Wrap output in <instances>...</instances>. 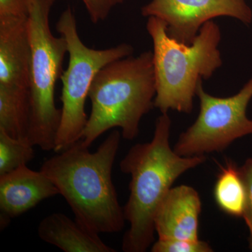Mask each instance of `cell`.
I'll return each instance as SVG.
<instances>
[{"label":"cell","instance_id":"cell-1","mask_svg":"<svg viewBox=\"0 0 252 252\" xmlns=\"http://www.w3.org/2000/svg\"><path fill=\"white\" fill-rule=\"evenodd\" d=\"M120 142V132L112 131L91 153L80 140L46 159L40 169L65 199L74 219L98 234L119 233L125 225L112 177Z\"/></svg>","mask_w":252,"mask_h":252},{"label":"cell","instance_id":"cell-2","mask_svg":"<svg viewBox=\"0 0 252 252\" xmlns=\"http://www.w3.org/2000/svg\"><path fill=\"white\" fill-rule=\"evenodd\" d=\"M171 120L167 113L158 117L153 138L131 147L120 162L121 171L130 175V195L124 208L130 228L124 235L125 252H145L154 243L157 207L182 174L201 165L205 155L182 157L170 146Z\"/></svg>","mask_w":252,"mask_h":252},{"label":"cell","instance_id":"cell-3","mask_svg":"<svg viewBox=\"0 0 252 252\" xmlns=\"http://www.w3.org/2000/svg\"><path fill=\"white\" fill-rule=\"evenodd\" d=\"M156 81L153 51L109 63L94 77L89 91L91 109L83 134L90 147L107 130L119 127L123 138L135 139L141 119L154 107Z\"/></svg>","mask_w":252,"mask_h":252},{"label":"cell","instance_id":"cell-4","mask_svg":"<svg viewBox=\"0 0 252 252\" xmlns=\"http://www.w3.org/2000/svg\"><path fill=\"white\" fill-rule=\"evenodd\" d=\"M147 30L154 45V107L162 114H190L199 84L222 65L220 27L213 21L205 23L190 44L172 38L166 24L157 17H148Z\"/></svg>","mask_w":252,"mask_h":252},{"label":"cell","instance_id":"cell-5","mask_svg":"<svg viewBox=\"0 0 252 252\" xmlns=\"http://www.w3.org/2000/svg\"><path fill=\"white\" fill-rule=\"evenodd\" d=\"M56 0H28L31 47V117L28 139L34 147L54 151L61 119L55 92L67 54L65 39L53 34L50 13Z\"/></svg>","mask_w":252,"mask_h":252},{"label":"cell","instance_id":"cell-6","mask_svg":"<svg viewBox=\"0 0 252 252\" xmlns=\"http://www.w3.org/2000/svg\"><path fill=\"white\" fill-rule=\"evenodd\" d=\"M56 30L65 39L69 61L63 71L61 119L54 152L59 153L81 140L88 117L85 104L94 77L109 63L130 56L133 46L124 44L105 49L89 47L81 41L77 19L68 6L60 16Z\"/></svg>","mask_w":252,"mask_h":252},{"label":"cell","instance_id":"cell-7","mask_svg":"<svg viewBox=\"0 0 252 252\" xmlns=\"http://www.w3.org/2000/svg\"><path fill=\"white\" fill-rule=\"evenodd\" d=\"M200 112L193 125L181 134L174 151L182 157L202 156L222 152L232 142L252 134V120L247 109L252 98V77L238 94L218 97L197 89Z\"/></svg>","mask_w":252,"mask_h":252},{"label":"cell","instance_id":"cell-8","mask_svg":"<svg viewBox=\"0 0 252 252\" xmlns=\"http://www.w3.org/2000/svg\"><path fill=\"white\" fill-rule=\"evenodd\" d=\"M141 13L162 20L169 35L185 44H191L202 26L213 18L228 16L245 25L252 22V10L245 0H152Z\"/></svg>","mask_w":252,"mask_h":252},{"label":"cell","instance_id":"cell-9","mask_svg":"<svg viewBox=\"0 0 252 252\" xmlns=\"http://www.w3.org/2000/svg\"><path fill=\"white\" fill-rule=\"evenodd\" d=\"M57 187L42 171L23 165L0 176L1 227L43 200L59 195Z\"/></svg>","mask_w":252,"mask_h":252},{"label":"cell","instance_id":"cell-10","mask_svg":"<svg viewBox=\"0 0 252 252\" xmlns=\"http://www.w3.org/2000/svg\"><path fill=\"white\" fill-rule=\"evenodd\" d=\"M0 89L31 93L27 19L0 18Z\"/></svg>","mask_w":252,"mask_h":252},{"label":"cell","instance_id":"cell-11","mask_svg":"<svg viewBox=\"0 0 252 252\" xmlns=\"http://www.w3.org/2000/svg\"><path fill=\"white\" fill-rule=\"evenodd\" d=\"M201 206L200 195L193 187L180 185L170 189L154 215L158 239L199 240Z\"/></svg>","mask_w":252,"mask_h":252},{"label":"cell","instance_id":"cell-12","mask_svg":"<svg viewBox=\"0 0 252 252\" xmlns=\"http://www.w3.org/2000/svg\"><path fill=\"white\" fill-rule=\"evenodd\" d=\"M41 240L64 252H115L99 234L64 214L55 212L44 217L37 228Z\"/></svg>","mask_w":252,"mask_h":252},{"label":"cell","instance_id":"cell-13","mask_svg":"<svg viewBox=\"0 0 252 252\" xmlns=\"http://www.w3.org/2000/svg\"><path fill=\"white\" fill-rule=\"evenodd\" d=\"M214 197L217 206L233 217H243L247 202L246 187L234 162H226L214 187Z\"/></svg>","mask_w":252,"mask_h":252},{"label":"cell","instance_id":"cell-14","mask_svg":"<svg viewBox=\"0 0 252 252\" xmlns=\"http://www.w3.org/2000/svg\"><path fill=\"white\" fill-rule=\"evenodd\" d=\"M34 146L28 139H16L0 129V176L26 165L34 158Z\"/></svg>","mask_w":252,"mask_h":252},{"label":"cell","instance_id":"cell-15","mask_svg":"<svg viewBox=\"0 0 252 252\" xmlns=\"http://www.w3.org/2000/svg\"><path fill=\"white\" fill-rule=\"evenodd\" d=\"M152 252H212L208 243L197 240L184 239H158L152 245Z\"/></svg>","mask_w":252,"mask_h":252},{"label":"cell","instance_id":"cell-16","mask_svg":"<svg viewBox=\"0 0 252 252\" xmlns=\"http://www.w3.org/2000/svg\"><path fill=\"white\" fill-rule=\"evenodd\" d=\"M247 191V202L243 218L250 230L249 248L252 251V158H248L240 167Z\"/></svg>","mask_w":252,"mask_h":252},{"label":"cell","instance_id":"cell-17","mask_svg":"<svg viewBox=\"0 0 252 252\" xmlns=\"http://www.w3.org/2000/svg\"><path fill=\"white\" fill-rule=\"evenodd\" d=\"M57 1V0H56ZM85 6L91 21L94 24L107 19L114 8L124 0H81Z\"/></svg>","mask_w":252,"mask_h":252},{"label":"cell","instance_id":"cell-18","mask_svg":"<svg viewBox=\"0 0 252 252\" xmlns=\"http://www.w3.org/2000/svg\"><path fill=\"white\" fill-rule=\"evenodd\" d=\"M28 0H0V18L27 19Z\"/></svg>","mask_w":252,"mask_h":252}]
</instances>
